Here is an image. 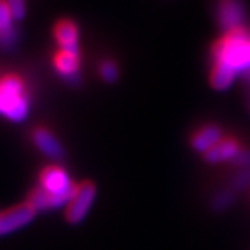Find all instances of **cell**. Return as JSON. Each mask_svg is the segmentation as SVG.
Masks as SVG:
<instances>
[{"instance_id": "obj_9", "label": "cell", "mask_w": 250, "mask_h": 250, "mask_svg": "<svg viewBox=\"0 0 250 250\" xmlns=\"http://www.w3.org/2000/svg\"><path fill=\"white\" fill-rule=\"evenodd\" d=\"M221 141H223V131L217 125H206L195 132L190 143L196 152L206 154Z\"/></svg>"}, {"instance_id": "obj_10", "label": "cell", "mask_w": 250, "mask_h": 250, "mask_svg": "<svg viewBox=\"0 0 250 250\" xmlns=\"http://www.w3.org/2000/svg\"><path fill=\"white\" fill-rule=\"evenodd\" d=\"M54 38L60 46V50L67 52H78V41L80 34L78 28L71 21H60L54 28Z\"/></svg>"}, {"instance_id": "obj_2", "label": "cell", "mask_w": 250, "mask_h": 250, "mask_svg": "<svg viewBox=\"0 0 250 250\" xmlns=\"http://www.w3.org/2000/svg\"><path fill=\"white\" fill-rule=\"evenodd\" d=\"M29 114V96L20 77L10 74L0 78V116L22 123Z\"/></svg>"}, {"instance_id": "obj_14", "label": "cell", "mask_w": 250, "mask_h": 250, "mask_svg": "<svg viewBox=\"0 0 250 250\" xmlns=\"http://www.w3.org/2000/svg\"><path fill=\"white\" fill-rule=\"evenodd\" d=\"M9 6V9L13 13V17L14 20H22L25 17V0H4Z\"/></svg>"}, {"instance_id": "obj_12", "label": "cell", "mask_w": 250, "mask_h": 250, "mask_svg": "<svg viewBox=\"0 0 250 250\" xmlns=\"http://www.w3.org/2000/svg\"><path fill=\"white\" fill-rule=\"evenodd\" d=\"M14 17L4 0H0V43L11 45L16 41V31L13 27Z\"/></svg>"}, {"instance_id": "obj_6", "label": "cell", "mask_w": 250, "mask_h": 250, "mask_svg": "<svg viewBox=\"0 0 250 250\" xmlns=\"http://www.w3.org/2000/svg\"><path fill=\"white\" fill-rule=\"evenodd\" d=\"M217 18L220 27L225 32L242 28L245 20V6L242 0H220L217 7Z\"/></svg>"}, {"instance_id": "obj_1", "label": "cell", "mask_w": 250, "mask_h": 250, "mask_svg": "<svg viewBox=\"0 0 250 250\" xmlns=\"http://www.w3.org/2000/svg\"><path fill=\"white\" fill-rule=\"evenodd\" d=\"M213 57L214 65L224 67L235 75L250 72V35L243 28L227 32L215 43Z\"/></svg>"}, {"instance_id": "obj_13", "label": "cell", "mask_w": 250, "mask_h": 250, "mask_svg": "<svg viewBox=\"0 0 250 250\" xmlns=\"http://www.w3.org/2000/svg\"><path fill=\"white\" fill-rule=\"evenodd\" d=\"M99 74L102 77V80L106 81L108 83H113L118 80V67L114 62L111 60H104L100 62L99 65Z\"/></svg>"}, {"instance_id": "obj_3", "label": "cell", "mask_w": 250, "mask_h": 250, "mask_svg": "<svg viewBox=\"0 0 250 250\" xmlns=\"http://www.w3.org/2000/svg\"><path fill=\"white\" fill-rule=\"evenodd\" d=\"M96 199V187L85 181L77 187V192L71 199V202L65 207V218L70 224L82 223L86 215L89 214L90 208Z\"/></svg>"}, {"instance_id": "obj_5", "label": "cell", "mask_w": 250, "mask_h": 250, "mask_svg": "<svg viewBox=\"0 0 250 250\" xmlns=\"http://www.w3.org/2000/svg\"><path fill=\"white\" fill-rule=\"evenodd\" d=\"M36 215V210L28 202L13 206L0 213V235L18 231L31 223Z\"/></svg>"}, {"instance_id": "obj_8", "label": "cell", "mask_w": 250, "mask_h": 250, "mask_svg": "<svg viewBox=\"0 0 250 250\" xmlns=\"http://www.w3.org/2000/svg\"><path fill=\"white\" fill-rule=\"evenodd\" d=\"M80 52H67L60 50L54 56L56 71L65 81L75 83L80 81Z\"/></svg>"}, {"instance_id": "obj_11", "label": "cell", "mask_w": 250, "mask_h": 250, "mask_svg": "<svg viewBox=\"0 0 250 250\" xmlns=\"http://www.w3.org/2000/svg\"><path fill=\"white\" fill-rule=\"evenodd\" d=\"M241 150L239 143L232 138H227L206 153L205 159L211 164H218V163H224V161H233L238 157Z\"/></svg>"}, {"instance_id": "obj_7", "label": "cell", "mask_w": 250, "mask_h": 250, "mask_svg": "<svg viewBox=\"0 0 250 250\" xmlns=\"http://www.w3.org/2000/svg\"><path fill=\"white\" fill-rule=\"evenodd\" d=\"M32 142L38 147V150L45 154L46 157L60 160L64 157V149L60 141L54 136L52 131L43 126H38L32 132Z\"/></svg>"}, {"instance_id": "obj_15", "label": "cell", "mask_w": 250, "mask_h": 250, "mask_svg": "<svg viewBox=\"0 0 250 250\" xmlns=\"http://www.w3.org/2000/svg\"><path fill=\"white\" fill-rule=\"evenodd\" d=\"M233 164L243 167V168H249L250 167V150H243L242 149L241 153L238 154V157L232 161Z\"/></svg>"}, {"instance_id": "obj_4", "label": "cell", "mask_w": 250, "mask_h": 250, "mask_svg": "<svg viewBox=\"0 0 250 250\" xmlns=\"http://www.w3.org/2000/svg\"><path fill=\"white\" fill-rule=\"evenodd\" d=\"M41 185L47 193L53 196L74 197L77 187L70 178L68 172L60 166H49L41 172Z\"/></svg>"}]
</instances>
